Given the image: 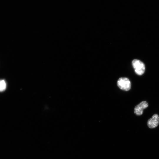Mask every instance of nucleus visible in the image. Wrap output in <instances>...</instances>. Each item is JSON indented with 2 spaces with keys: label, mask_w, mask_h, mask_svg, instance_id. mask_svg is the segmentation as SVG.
I'll list each match as a JSON object with an SVG mask.
<instances>
[{
  "label": "nucleus",
  "mask_w": 159,
  "mask_h": 159,
  "mask_svg": "<svg viewBox=\"0 0 159 159\" xmlns=\"http://www.w3.org/2000/svg\"><path fill=\"white\" fill-rule=\"evenodd\" d=\"M132 64L135 72L137 74L141 75L144 73L145 67L142 62L137 59H134L132 62Z\"/></svg>",
  "instance_id": "1"
},
{
  "label": "nucleus",
  "mask_w": 159,
  "mask_h": 159,
  "mask_svg": "<svg viewBox=\"0 0 159 159\" xmlns=\"http://www.w3.org/2000/svg\"><path fill=\"white\" fill-rule=\"evenodd\" d=\"M6 88V84L4 80H0V92L4 91Z\"/></svg>",
  "instance_id": "5"
},
{
  "label": "nucleus",
  "mask_w": 159,
  "mask_h": 159,
  "mask_svg": "<svg viewBox=\"0 0 159 159\" xmlns=\"http://www.w3.org/2000/svg\"><path fill=\"white\" fill-rule=\"evenodd\" d=\"M159 124V116L157 114L153 115L152 117L149 119L147 122L148 127L154 128L156 127Z\"/></svg>",
  "instance_id": "4"
},
{
  "label": "nucleus",
  "mask_w": 159,
  "mask_h": 159,
  "mask_svg": "<svg viewBox=\"0 0 159 159\" xmlns=\"http://www.w3.org/2000/svg\"><path fill=\"white\" fill-rule=\"evenodd\" d=\"M117 85L119 88L123 90L129 91L131 88V82L127 77L119 78L117 81Z\"/></svg>",
  "instance_id": "2"
},
{
  "label": "nucleus",
  "mask_w": 159,
  "mask_h": 159,
  "mask_svg": "<svg viewBox=\"0 0 159 159\" xmlns=\"http://www.w3.org/2000/svg\"><path fill=\"white\" fill-rule=\"evenodd\" d=\"M148 106V103L146 101L141 102L135 107L134 113L138 116L141 115L143 113V110L147 108Z\"/></svg>",
  "instance_id": "3"
}]
</instances>
